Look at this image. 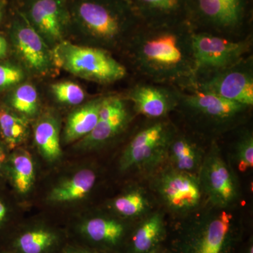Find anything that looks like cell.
Wrapping results in <instances>:
<instances>
[{"instance_id": "6da1fadb", "label": "cell", "mask_w": 253, "mask_h": 253, "mask_svg": "<svg viewBox=\"0 0 253 253\" xmlns=\"http://www.w3.org/2000/svg\"><path fill=\"white\" fill-rule=\"evenodd\" d=\"M193 31L188 22L157 26L141 24L123 49L133 69L142 78L190 91L196 81Z\"/></svg>"}, {"instance_id": "7a4b0ae2", "label": "cell", "mask_w": 253, "mask_h": 253, "mask_svg": "<svg viewBox=\"0 0 253 253\" xmlns=\"http://www.w3.org/2000/svg\"><path fill=\"white\" fill-rule=\"evenodd\" d=\"M71 25L91 46L123 49L141 23L126 0H77L72 5Z\"/></svg>"}, {"instance_id": "3957f363", "label": "cell", "mask_w": 253, "mask_h": 253, "mask_svg": "<svg viewBox=\"0 0 253 253\" xmlns=\"http://www.w3.org/2000/svg\"><path fill=\"white\" fill-rule=\"evenodd\" d=\"M251 108L210 93L178 89L174 111L180 113L195 133L214 138L241 126Z\"/></svg>"}, {"instance_id": "277c9868", "label": "cell", "mask_w": 253, "mask_h": 253, "mask_svg": "<svg viewBox=\"0 0 253 253\" xmlns=\"http://www.w3.org/2000/svg\"><path fill=\"white\" fill-rule=\"evenodd\" d=\"M212 208L186 224L176 242L179 253L234 252L239 239L237 221L228 209Z\"/></svg>"}, {"instance_id": "5b68a950", "label": "cell", "mask_w": 253, "mask_h": 253, "mask_svg": "<svg viewBox=\"0 0 253 253\" xmlns=\"http://www.w3.org/2000/svg\"><path fill=\"white\" fill-rule=\"evenodd\" d=\"M252 16V0H189L188 21L195 31L238 39L247 36Z\"/></svg>"}, {"instance_id": "8992f818", "label": "cell", "mask_w": 253, "mask_h": 253, "mask_svg": "<svg viewBox=\"0 0 253 253\" xmlns=\"http://www.w3.org/2000/svg\"><path fill=\"white\" fill-rule=\"evenodd\" d=\"M52 54L55 67L100 84L116 83L126 75V66L101 48L64 41L52 48Z\"/></svg>"}, {"instance_id": "52a82bcc", "label": "cell", "mask_w": 253, "mask_h": 253, "mask_svg": "<svg viewBox=\"0 0 253 253\" xmlns=\"http://www.w3.org/2000/svg\"><path fill=\"white\" fill-rule=\"evenodd\" d=\"M191 42L196 80L229 67L251 54L253 36L249 33L234 39L194 31Z\"/></svg>"}, {"instance_id": "ba28073f", "label": "cell", "mask_w": 253, "mask_h": 253, "mask_svg": "<svg viewBox=\"0 0 253 253\" xmlns=\"http://www.w3.org/2000/svg\"><path fill=\"white\" fill-rule=\"evenodd\" d=\"M176 132L172 123L165 119L143 128L132 138L123 151L120 169L123 171L138 168L150 169L166 159L168 145Z\"/></svg>"}, {"instance_id": "9c48e42d", "label": "cell", "mask_w": 253, "mask_h": 253, "mask_svg": "<svg viewBox=\"0 0 253 253\" xmlns=\"http://www.w3.org/2000/svg\"><path fill=\"white\" fill-rule=\"evenodd\" d=\"M198 177L203 194L212 207L229 209L239 200L237 179L233 169L222 157L215 141H212L205 154Z\"/></svg>"}, {"instance_id": "30bf717a", "label": "cell", "mask_w": 253, "mask_h": 253, "mask_svg": "<svg viewBox=\"0 0 253 253\" xmlns=\"http://www.w3.org/2000/svg\"><path fill=\"white\" fill-rule=\"evenodd\" d=\"M210 93L222 99L253 106V57L249 55L239 62L197 78L191 90Z\"/></svg>"}, {"instance_id": "8fae6325", "label": "cell", "mask_w": 253, "mask_h": 253, "mask_svg": "<svg viewBox=\"0 0 253 253\" xmlns=\"http://www.w3.org/2000/svg\"><path fill=\"white\" fill-rule=\"evenodd\" d=\"M153 186L166 207L178 214L195 212L199 209L204 196L197 174L171 167L158 173Z\"/></svg>"}, {"instance_id": "7c38bea8", "label": "cell", "mask_w": 253, "mask_h": 253, "mask_svg": "<svg viewBox=\"0 0 253 253\" xmlns=\"http://www.w3.org/2000/svg\"><path fill=\"white\" fill-rule=\"evenodd\" d=\"M11 40L24 66L36 74H48L55 67L52 49L31 26L24 14L13 23Z\"/></svg>"}, {"instance_id": "4fadbf2b", "label": "cell", "mask_w": 253, "mask_h": 253, "mask_svg": "<svg viewBox=\"0 0 253 253\" xmlns=\"http://www.w3.org/2000/svg\"><path fill=\"white\" fill-rule=\"evenodd\" d=\"M24 15L51 48L64 41L71 25L66 0H31Z\"/></svg>"}, {"instance_id": "5bb4252c", "label": "cell", "mask_w": 253, "mask_h": 253, "mask_svg": "<svg viewBox=\"0 0 253 253\" xmlns=\"http://www.w3.org/2000/svg\"><path fill=\"white\" fill-rule=\"evenodd\" d=\"M131 119L124 97L118 95L105 96L96 126L82 139L78 146L83 149H93L104 146L122 132Z\"/></svg>"}, {"instance_id": "9a60e30c", "label": "cell", "mask_w": 253, "mask_h": 253, "mask_svg": "<svg viewBox=\"0 0 253 253\" xmlns=\"http://www.w3.org/2000/svg\"><path fill=\"white\" fill-rule=\"evenodd\" d=\"M124 98L130 101L136 114L149 119H165L175 111L178 88L153 83H139L129 89Z\"/></svg>"}, {"instance_id": "2e32d148", "label": "cell", "mask_w": 253, "mask_h": 253, "mask_svg": "<svg viewBox=\"0 0 253 253\" xmlns=\"http://www.w3.org/2000/svg\"><path fill=\"white\" fill-rule=\"evenodd\" d=\"M126 1L141 25L157 26L189 23V0Z\"/></svg>"}, {"instance_id": "e0dca14e", "label": "cell", "mask_w": 253, "mask_h": 253, "mask_svg": "<svg viewBox=\"0 0 253 253\" xmlns=\"http://www.w3.org/2000/svg\"><path fill=\"white\" fill-rule=\"evenodd\" d=\"M205 153L191 138L177 131L168 145L166 159L176 170L197 174Z\"/></svg>"}, {"instance_id": "ac0fdd59", "label": "cell", "mask_w": 253, "mask_h": 253, "mask_svg": "<svg viewBox=\"0 0 253 253\" xmlns=\"http://www.w3.org/2000/svg\"><path fill=\"white\" fill-rule=\"evenodd\" d=\"M104 98L100 96L91 100L69 115L65 127L66 142L83 139L94 129L99 120V111Z\"/></svg>"}, {"instance_id": "d6986e66", "label": "cell", "mask_w": 253, "mask_h": 253, "mask_svg": "<svg viewBox=\"0 0 253 253\" xmlns=\"http://www.w3.org/2000/svg\"><path fill=\"white\" fill-rule=\"evenodd\" d=\"M166 223L161 212H154L144 217L136 227L131 238L132 253H153L166 235Z\"/></svg>"}, {"instance_id": "ffe728a7", "label": "cell", "mask_w": 253, "mask_h": 253, "mask_svg": "<svg viewBox=\"0 0 253 253\" xmlns=\"http://www.w3.org/2000/svg\"><path fill=\"white\" fill-rule=\"evenodd\" d=\"M96 181V174L91 169H82L71 179L55 187L49 196L52 202H68L81 199L90 192Z\"/></svg>"}, {"instance_id": "44dd1931", "label": "cell", "mask_w": 253, "mask_h": 253, "mask_svg": "<svg viewBox=\"0 0 253 253\" xmlns=\"http://www.w3.org/2000/svg\"><path fill=\"white\" fill-rule=\"evenodd\" d=\"M35 141L40 152L50 161L58 159L61 154L59 123L54 116H44L37 123Z\"/></svg>"}, {"instance_id": "7402d4cb", "label": "cell", "mask_w": 253, "mask_h": 253, "mask_svg": "<svg viewBox=\"0 0 253 253\" xmlns=\"http://www.w3.org/2000/svg\"><path fill=\"white\" fill-rule=\"evenodd\" d=\"M83 231L95 242L116 245L122 239L125 227L122 223L115 219L96 217L86 221Z\"/></svg>"}, {"instance_id": "603a6c76", "label": "cell", "mask_w": 253, "mask_h": 253, "mask_svg": "<svg viewBox=\"0 0 253 253\" xmlns=\"http://www.w3.org/2000/svg\"><path fill=\"white\" fill-rule=\"evenodd\" d=\"M151 204L147 194L143 189L131 190L120 196L113 202V208L123 217H146L151 210Z\"/></svg>"}, {"instance_id": "cb8c5ba5", "label": "cell", "mask_w": 253, "mask_h": 253, "mask_svg": "<svg viewBox=\"0 0 253 253\" xmlns=\"http://www.w3.org/2000/svg\"><path fill=\"white\" fill-rule=\"evenodd\" d=\"M0 128L4 140L11 149L21 144L27 135V122L2 110H0Z\"/></svg>"}, {"instance_id": "d4e9b609", "label": "cell", "mask_w": 253, "mask_h": 253, "mask_svg": "<svg viewBox=\"0 0 253 253\" xmlns=\"http://www.w3.org/2000/svg\"><path fill=\"white\" fill-rule=\"evenodd\" d=\"M233 158L240 172H246L253 167V134L250 129L239 131L233 146Z\"/></svg>"}, {"instance_id": "484cf974", "label": "cell", "mask_w": 253, "mask_h": 253, "mask_svg": "<svg viewBox=\"0 0 253 253\" xmlns=\"http://www.w3.org/2000/svg\"><path fill=\"white\" fill-rule=\"evenodd\" d=\"M13 166L15 186L18 192L26 194L34 182L35 168L32 158L26 153L16 155Z\"/></svg>"}, {"instance_id": "4316f807", "label": "cell", "mask_w": 253, "mask_h": 253, "mask_svg": "<svg viewBox=\"0 0 253 253\" xmlns=\"http://www.w3.org/2000/svg\"><path fill=\"white\" fill-rule=\"evenodd\" d=\"M11 104L16 111L25 116H34L38 112L39 105L37 89L30 84L18 86L13 94Z\"/></svg>"}, {"instance_id": "83f0119b", "label": "cell", "mask_w": 253, "mask_h": 253, "mask_svg": "<svg viewBox=\"0 0 253 253\" xmlns=\"http://www.w3.org/2000/svg\"><path fill=\"white\" fill-rule=\"evenodd\" d=\"M54 236L49 231L36 230L23 234L18 246L23 253H42L53 244Z\"/></svg>"}, {"instance_id": "f1b7e54d", "label": "cell", "mask_w": 253, "mask_h": 253, "mask_svg": "<svg viewBox=\"0 0 253 253\" xmlns=\"http://www.w3.org/2000/svg\"><path fill=\"white\" fill-rule=\"evenodd\" d=\"M51 89L56 99L62 104H81L85 98L83 88L71 81L54 83L51 86Z\"/></svg>"}, {"instance_id": "f546056e", "label": "cell", "mask_w": 253, "mask_h": 253, "mask_svg": "<svg viewBox=\"0 0 253 253\" xmlns=\"http://www.w3.org/2000/svg\"><path fill=\"white\" fill-rule=\"evenodd\" d=\"M24 75L21 68L14 65L0 64V89L21 83Z\"/></svg>"}, {"instance_id": "4dcf8cb0", "label": "cell", "mask_w": 253, "mask_h": 253, "mask_svg": "<svg viewBox=\"0 0 253 253\" xmlns=\"http://www.w3.org/2000/svg\"><path fill=\"white\" fill-rule=\"evenodd\" d=\"M8 45L6 40L0 36V59L5 57L7 52Z\"/></svg>"}, {"instance_id": "1f68e13d", "label": "cell", "mask_w": 253, "mask_h": 253, "mask_svg": "<svg viewBox=\"0 0 253 253\" xmlns=\"http://www.w3.org/2000/svg\"><path fill=\"white\" fill-rule=\"evenodd\" d=\"M6 209L2 203L0 202V222L3 220L6 215Z\"/></svg>"}, {"instance_id": "d6a6232c", "label": "cell", "mask_w": 253, "mask_h": 253, "mask_svg": "<svg viewBox=\"0 0 253 253\" xmlns=\"http://www.w3.org/2000/svg\"><path fill=\"white\" fill-rule=\"evenodd\" d=\"M245 253H253V241H250L249 244H248L247 247H246Z\"/></svg>"}, {"instance_id": "836d02e7", "label": "cell", "mask_w": 253, "mask_h": 253, "mask_svg": "<svg viewBox=\"0 0 253 253\" xmlns=\"http://www.w3.org/2000/svg\"><path fill=\"white\" fill-rule=\"evenodd\" d=\"M4 160V155L1 151H0V165L2 163Z\"/></svg>"}, {"instance_id": "e575fe53", "label": "cell", "mask_w": 253, "mask_h": 253, "mask_svg": "<svg viewBox=\"0 0 253 253\" xmlns=\"http://www.w3.org/2000/svg\"><path fill=\"white\" fill-rule=\"evenodd\" d=\"M169 253L168 252H166V251H161V250L159 249V248L156 251H155L154 253Z\"/></svg>"}, {"instance_id": "d590c367", "label": "cell", "mask_w": 253, "mask_h": 253, "mask_svg": "<svg viewBox=\"0 0 253 253\" xmlns=\"http://www.w3.org/2000/svg\"><path fill=\"white\" fill-rule=\"evenodd\" d=\"M1 8H0V19H1Z\"/></svg>"}]
</instances>
